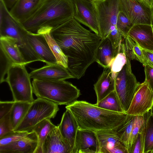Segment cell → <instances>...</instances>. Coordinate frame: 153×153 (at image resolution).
Returning a JSON list of instances; mask_svg holds the SVG:
<instances>
[{
	"label": "cell",
	"instance_id": "1",
	"mask_svg": "<svg viewBox=\"0 0 153 153\" xmlns=\"http://www.w3.org/2000/svg\"><path fill=\"white\" fill-rule=\"evenodd\" d=\"M53 37L68 57L67 69L79 79L95 61L100 37L83 27L74 17L53 29Z\"/></svg>",
	"mask_w": 153,
	"mask_h": 153
},
{
	"label": "cell",
	"instance_id": "2",
	"mask_svg": "<svg viewBox=\"0 0 153 153\" xmlns=\"http://www.w3.org/2000/svg\"><path fill=\"white\" fill-rule=\"evenodd\" d=\"M73 0H42L27 20L21 24L27 31L44 35L74 17Z\"/></svg>",
	"mask_w": 153,
	"mask_h": 153
},
{
	"label": "cell",
	"instance_id": "3",
	"mask_svg": "<svg viewBox=\"0 0 153 153\" xmlns=\"http://www.w3.org/2000/svg\"><path fill=\"white\" fill-rule=\"evenodd\" d=\"M76 120L78 129L97 131L117 130L125 122L127 113L108 110L85 101L77 100L67 105Z\"/></svg>",
	"mask_w": 153,
	"mask_h": 153
},
{
	"label": "cell",
	"instance_id": "4",
	"mask_svg": "<svg viewBox=\"0 0 153 153\" xmlns=\"http://www.w3.org/2000/svg\"><path fill=\"white\" fill-rule=\"evenodd\" d=\"M33 91L37 98L46 99L57 105H70L77 100L80 90L68 81H45L36 79L32 81Z\"/></svg>",
	"mask_w": 153,
	"mask_h": 153
},
{
	"label": "cell",
	"instance_id": "5",
	"mask_svg": "<svg viewBox=\"0 0 153 153\" xmlns=\"http://www.w3.org/2000/svg\"><path fill=\"white\" fill-rule=\"evenodd\" d=\"M8 10L4 9L3 20L0 22V36H9L16 40L27 64L36 61L42 62L28 42L27 38L28 32L11 15Z\"/></svg>",
	"mask_w": 153,
	"mask_h": 153
},
{
	"label": "cell",
	"instance_id": "6",
	"mask_svg": "<svg viewBox=\"0 0 153 153\" xmlns=\"http://www.w3.org/2000/svg\"><path fill=\"white\" fill-rule=\"evenodd\" d=\"M4 82L7 83L12 92L13 101L32 102V84L25 65H13L9 69Z\"/></svg>",
	"mask_w": 153,
	"mask_h": 153
},
{
	"label": "cell",
	"instance_id": "7",
	"mask_svg": "<svg viewBox=\"0 0 153 153\" xmlns=\"http://www.w3.org/2000/svg\"><path fill=\"white\" fill-rule=\"evenodd\" d=\"M59 109L58 105L42 98L34 100L24 119L13 131L30 132L39 123L46 119L53 118Z\"/></svg>",
	"mask_w": 153,
	"mask_h": 153
},
{
	"label": "cell",
	"instance_id": "8",
	"mask_svg": "<svg viewBox=\"0 0 153 153\" xmlns=\"http://www.w3.org/2000/svg\"><path fill=\"white\" fill-rule=\"evenodd\" d=\"M126 56V64L116 77L115 89L123 111L126 113L140 84L132 72L131 60Z\"/></svg>",
	"mask_w": 153,
	"mask_h": 153
},
{
	"label": "cell",
	"instance_id": "9",
	"mask_svg": "<svg viewBox=\"0 0 153 153\" xmlns=\"http://www.w3.org/2000/svg\"><path fill=\"white\" fill-rule=\"evenodd\" d=\"M95 7L101 39L108 36L116 27L119 10V0L94 1Z\"/></svg>",
	"mask_w": 153,
	"mask_h": 153
},
{
	"label": "cell",
	"instance_id": "10",
	"mask_svg": "<svg viewBox=\"0 0 153 153\" xmlns=\"http://www.w3.org/2000/svg\"><path fill=\"white\" fill-rule=\"evenodd\" d=\"M119 10L133 25H151V6L143 0H119Z\"/></svg>",
	"mask_w": 153,
	"mask_h": 153
},
{
	"label": "cell",
	"instance_id": "11",
	"mask_svg": "<svg viewBox=\"0 0 153 153\" xmlns=\"http://www.w3.org/2000/svg\"><path fill=\"white\" fill-rule=\"evenodd\" d=\"M73 1L74 9V18L100 36L97 14L94 1L73 0Z\"/></svg>",
	"mask_w": 153,
	"mask_h": 153
},
{
	"label": "cell",
	"instance_id": "12",
	"mask_svg": "<svg viewBox=\"0 0 153 153\" xmlns=\"http://www.w3.org/2000/svg\"><path fill=\"white\" fill-rule=\"evenodd\" d=\"M153 103V91L144 81L140 84L127 111L128 115L143 116L151 110Z\"/></svg>",
	"mask_w": 153,
	"mask_h": 153
},
{
	"label": "cell",
	"instance_id": "13",
	"mask_svg": "<svg viewBox=\"0 0 153 153\" xmlns=\"http://www.w3.org/2000/svg\"><path fill=\"white\" fill-rule=\"evenodd\" d=\"M98 142L97 153H128L127 148L120 141L115 129L94 131Z\"/></svg>",
	"mask_w": 153,
	"mask_h": 153
},
{
	"label": "cell",
	"instance_id": "14",
	"mask_svg": "<svg viewBox=\"0 0 153 153\" xmlns=\"http://www.w3.org/2000/svg\"><path fill=\"white\" fill-rule=\"evenodd\" d=\"M31 79L45 81H59L74 78L69 71L58 64H46L33 69L29 73Z\"/></svg>",
	"mask_w": 153,
	"mask_h": 153
},
{
	"label": "cell",
	"instance_id": "15",
	"mask_svg": "<svg viewBox=\"0 0 153 153\" xmlns=\"http://www.w3.org/2000/svg\"><path fill=\"white\" fill-rule=\"evenodd\" d=\"M37 146V136L31 131L25 137L0 146V153H35Z\"/></svg>",
	"mask_w": 153,
	"mask_h": 153
},
{
	"label": "cell",
	"instance_id": "16",
	"mask_svg": "<svg viewBox=\"0 0 153 153\" xmlns=\"http://www.w3.org/2000/svg\"><path fill=\"white\" fill-rule=\"evenodd\" d=\"M27 38L42 62L46 64H57L56 59L43 35L28 32Z\"/></svg>",
	"mask_w": 153,
	"mask_h": 153
},
{
	"label": "cell",
	"instance_id": "17",
	"mask_svg": "<svg viewBox=\"0 0 153 153\" xmlns=\"http://www.w3.org/2000/svg\"><path fill=\"white\" fill-rule=\"evenodd\" d=\"M98 147L94 131L78 129L72 153H97Z\"/></svg>",
	"mask_w": 153,
	"mask_h": 153
},
{
	"label": "cell",
	"instance_id": "18",
	"mask_svg": "<svg viewBox=\"0 0 153 153\" xmlns=\"http://www.w3.org/2000/svg\"><path fill=\"white\" fill-rule=\"evenodd\" d=\"M72 150L56 126L48 134L42 148V153H72Z\"/></svg>",
	"mask_w": 153,
	"mask_h": 153
},
{
	"label": "cell",
	"instance_id": "19",
	"mask_svg": "<svg viewBox=\"0 0 153 153\" xmlns=\"http://www.w3.org/2000/svg\"><path fill=\"white\" fill-rule=\"evenodd\" d=\"M144 49L153 51V27L151 25H134L127 35Z\"/></svg>",
	"mask_w": 153,
	"mask_h": 153
},
{
	"label": "cell",
	"instance_id": "20",
	"mask_svg": "<svg viewBox=\"0 0 153 153\" xmlns=\"http://www.w3.org/2000/svg\"><path fill=\"white\" fill-rule=\"evenodd\" d=\"M103 70L94 84V89L98 103L115 89V79L117 73L112 72L108 67Z\"/></svg>",
	"mask_w": 153,
	"mask_h": 153
},
{
	"label": "cell",
	"instance_id": "21",
	"mask_svg": "<svg viewBox=\"0 0 153 153\" xmlns=\"http://www.w3.org/2000/svg\"><path fill=\"white\" fill-rule=\"evenodd\" d=\"M42 0H17L9 12L17 22L22 24L37 10Z\"/></svg>",
	"mask_w": 153,
	"mask_h": 153
},
{
	"label": "cell",
	"instance_id": "22",
	"mask_svg": "<svg viewBox=\"0 0 153 153\" xmlns=\"http://www.w3.org/2000/svg\"><path fill=\"white\" fill-rule=\"evenodd\" d=\"M0 50L13 65H27L14 38L0 36Z\"/></svg>",
	"mask_w": 153,
	"mask_h": 153
},
{
	"label": "cell",
	"instance_id": "23",
	"mask_svg": "<svg viewBox=\"0 0 153 153\" xmlns=\"http://www.w3.org/2000/svg\"><path fill=\"white\" fill-rule=\"evenodd\" d=\"M66 109L58 126L62 136L71 147L72 152L78 126L71 112Z\"/></svg>",
	"mask_w": 153,
	"mask_h": 153
},
{
	"label": "cell",
	"instance_id": "24",
	"mask_svg": "<svg viewBox=\"0 0 153 153\" xmlns=\"http://www.w3.org/2000/svg\"><path fill=\"white\" fill-rule=\"evenodd\" d=\"M115 57L111 43L107 37L101 39L97 48L95 61L103 68L109 66Z\"/></svg>",
	"mask_w": 153,
	"mask_h": 153
},
{
	"label": "cell",
	"instance_id": "25",
	"mask_svg": "<svg viewBox=\"0 0 153 153\" xmlns=\"http://www.w3.org/2000/svg\"><path fill=\"white\" fill-rule=\"evenodd\" d=\"M31 103L15 102L10 113V122L11 129L13 131L20 124L25 117Z\"/></svg>",
	"mask_w": 153,
	"mask_h": 153
},
{
	"label": "cell",
	"instance_id": "26",
	"mask_svg": "<svg viewBox=\"0 0 153 153\" xmlns=\"http://www.w3.org/2000/svg\"><path fill=\"white\" fill-rule=\"evenodd\" d=\"M123 37V51L131 60H135L144 66L146 64L142 48L133 39L126 35Z\"/></svg>",
	"mask_w": 153,
	"mask_h": 153
},
{
	"label": "cell",
	"instance_id": "27",
	"mask_svg": "<svg viewBox=\"0 0 153 153\" xmlns=\"http://www.w3.org/2000/svg\"><path fill=\"white\" fill-rule=\"evenodd\" d=\"M56 126L54 125L50 119H45L35 125L31 131L35 132L38 137V146L35 153H42L44 141L49 133Z\"/></svg>",
	"mask_w": 153,
	"mask_h": 153
},
{
	"label": "cell",
	"instance_id": "28",
	"mask_svg": "<svg viewBox=\"0 0 153 153\" xmlns=\"http://www.w3.org/2000/svg\"><path fill=\"white\" fill-rule=\"evenodd\" d=\"M143 116L145 137L144 153H153V116L150 111Z\"/></svg>",
	"mask_w": 153,
	"mask_h": 153
},
{
	"label": "cell",
	"instance_id": "29",
	"mask_svg": "<svg viewBox=\"0 0 153 153\" xmlns=\"http://www.w3.org/2000/svg\"><path fill=\"white\" fill-rule=\"evenodd\" d=\"M49 47L54 56L57 64L67 68L68 57L64 53L61 49L51 34V32L43 35Z\"/></svg>",
	"mask_w": 153,
	"mask_h": 153
},
{
	"label": "cell",
	"instance_id": "30",
	"mask_svg": "<svg viewBox=\"0 0 153 153\" xmlns=\"http://www.w3.org/2000/svg\"><path fill=\"white\" fill-rule=\"evenodd\" d=\"M95 105L108 110L124 113L115 90Z\"/></svg>",
	"mask_w": 153,
	"mask_h": 153
},
{
	"label": "cell",
	"instance_id": "31",
	"mask_svg": "<svg viewBox=\"0 0 153 153\" xmlns=\"http://www.w3.org/2000/svg\"><path fill=\"white\" fill-rule=\"evenodd\" d=\"M135 116L127 114L124 124L117 130L120 141L128 149L129 142Z\"/></svg>",
	"mask_w": 153,
	"mask_h": 153
},
{
	"label": "cell",
	"instance_id": "32",
	"mask_svg": "<svg viewBox=\"0 0 153 153\" xmlns=\"http://www.w3.org/2000/svg\"><path fill=\"white\" fill-rule=\"evenodd\" d=\"M110 41L115 57L122 51L123 37L116 28L111 31L107 37Z\"/></svg>",
	"mask_w": 153,
	"mask_h": 153
},
{
	"label": "cell",
	"instance_id": "33",
	"mask_svg": "<svg viewBox=\"0 0 153 153\" xmlns=\"http://www.w3.org/2000/svg\"><path fill=\"white\" fill-rule=\"evenodd\" d=\"M133 25L124 14L120 11L117 19L116 27L123 37L127 35Z\"/></svg>",
	"mask_w": 153,
	"mask_h": 153
},
{
	"label": "cell",
	"instance_id": "34",
	"mask_svg": "<svg viewBox=\"0 0 153 153\" xmlns=\"http://www.w3.org/2000/svg\"><path fill=\"white\" fill-rule=\"evenodd\" d=\"M30 132L26 131H13L0 138V146L6 145L25 137Z\"/></svg>",
	"mask_w": 153,
	"mask_h": 153
},
{
	"label": "cell",
	"instance_id": "35",
	"mask_svg": "<svg viewBox=\"0 0 153 153\" xmlns=\"http://www.w3.org/2000/svg\"><path fill=\"white\" fill-rule=\"evenodd\" d=\"M145 145L144 123L137 138L129 149L128 153H144Z\"/></svg>",
	"mask_w": 153,
	"mask_h": 153
},
{
	"label": "cell",
	"instance_id": "36",
	"mask_svg": "<svg viewBox=\"0 0 153 153\" xmlns=\"http://www.w3.org/2000/svg\"><path fill=\"white\" fill-rule=\"evenodd\" d=\"M144 123L143 116H135L130 137L129 145V149L134 142L138 133L140 131Z\"/></svg>",
	"mask_w": 153,
	"mask_h": 153
},
{
	"label": "cell",
	"instance_id": "37",
	"mask_svg": "<svg viewBox=\"0 0 153 153\" xmlns=\"http://www.w3.org/2000/svg\"><path fill=\"white\" fill-rule=\"evenodd\" d=\"M127 62V58L124 51L119 53L113 60L109 67L111 71L117 73L122 69Z\"/></svg>",
	"mask_w": 153,
	"mask_h": 153
},
{
	"label": "cell",
	"instance_id": "38",
	"mask_svg": "<svg viewBox=\"0 0 153 153\" xmlns=\"http://www.w3.org/2000/svg\"><path fill=\"white\" fill-rule=\"evenodd\" d=\"M10 113L0 119V138L13 131L10 126Z\"/></svg>",
	"mask_w": 153,
	"mask_h": 153
},
{
	"label": "cell",
	"instance_id": "39",
	"mask_svg": "<svg viewBox=\"0 0 153 153\" xmlns=\"http://www.w3.org/2000/svg\"><path fill=\"white\" fill-rule=\"evenodd\" d=\"M14 103V101H0V119L3 118L10 112Z\"/></svg>",
	"mask_w": 153,
	"mask_h": 153
},
{
	"label": "cell",
	"instance_id": "40",
	"mask_svg": "<svg viewBox=\"0 0 153 153\" xmlns=\"http://www.w3.org/2000/svg\"><path fill=\"white\" fill-rule=\"evenodd\" d=\"M145 81L148 83L153 91V67L148 65L144 66Z\"/></svg>",
	"mask_w": 153,
	"mask_h": 153
},
{
	"label": "cell",
	"instance_id": "41",
	"mask_svg": "<svg viewBox=\"0 0 153 153\" xmlns=\"http://www.w3.org/2000/svg\"><path fill=\"white\" fill-rule=\"evenodd\" d=\"M146 65L153 67V51H151L142 48Z\"/></svg>",
	"mask_w": 153,
	"mask_h": 153
},
{
	"label": "cell",
	"instance_id": "42",
	"mask_svg": "<svg viewBox=\"0 0 153 153\" xmlns=\"http://www.w3.org/2000/svg\"><path fill=\"white\" fill-rule=\"evenodd\" d=\"M17 0H2L6 7L9 9H11Z\"/></svg>",
	"mask_w": 153,
	"mask_h": 153
},
{
	"label": "cell",
	"instance_id": "43",
	"mask_svg": "<svg viewBox=\"0 0 153 153\" xmlns=\"http://www.w3.org/2000/svg\"><path fill=\"white\" fill-rule=\"evenodd\" d=\"M151 10L152 14L151 25L153 27V0L151 6Z\"/></svg>",
	"mask_w": 153,
	"mask_h": 153
},
{
	"label": "cell",
	"instance_id": "44",
	"mask_svg": "<svg viewBox=\"0 0 153 153\" xmlns=\"http://www.w3.org/2000/svg\"><path fill=\"white\" fill-rule=\"evenodd\" d=\"M149 4L151 6L152 5L153 0H143Z\"/></svg>",
	"mask_w": 153,
	"mask_h": 153
},
{
	"label": "cell",
	"instance_id": "45",
	"mask_svg": "<svg viewBox=\"0 0 153 153\" xmlns=\"http://www.w3.org/2000/svg\"><path fill=\"white\" fill-rule=\"evenodd\" d=\"M150 112H151L153 116V103L152 104V108H151V110H150Z\"/></svg>",
	"mask_w": 153,
	"mask_h": 153
},
{
	"label": "cell",
	"instance_id": "46",
	"mask_svg": "<svg viewBox=\"0 0 153 153\" xmlns=\"http://www.w3.org/2000/svg\"><path fill=\"white\" fill-rule=\"evenodd\" d=\"M93 1H98L100 0H89Z\"/></svg>",
	"mask_w": 153,
	"mask_h": 153
}]
</instances>
